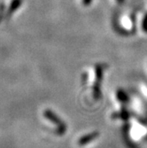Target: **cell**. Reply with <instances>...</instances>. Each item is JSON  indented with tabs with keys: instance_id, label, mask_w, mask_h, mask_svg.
Listing matches in <instances>:
<instances>
[{
	"instance_id": "obj_4",
	"label": "cell",
	"mask_w": 147,
	"mask_h": 148,
	"mask_svg": "<svg viewBox=\"0 0 147 148\" xmlns=\"http://www.w3.org/2000/svg\"><path fill=\"white\" fill-rule=\"evenodd\" d=\"M5 5L4 3H0V23L2 22L4 18H5Z\"/></svg>"
},
{
	"instance_id": "obj_2",
	"label": "cell",
	"mask_w": 147,
	"mask_h": 148,
	"mask_svg": "<svg viewBox=\"0 0 147 148\" xmlns=\"http://www.w3.org/2000/svg\"><path fill=\"white\" fill-rule=\"evenodd\" d=\"M22 5V0H12V2L7 9V12H6V14H5V19L6 20H9L13 12H15L20 7L21 5Z\"/></svg>"
},
{
	"instance_id": "obj_3",
	"label": "cell",
	"mask_w": 147,
	"mask_h": 148,
	"mask_svg": "<svg viewBox=\"0 0 147 148\" xmlns=\"http://www.w3.org/2000/svg\"><path fill=\"white\" fill-rule=\"evenodd\" d=\"M98 137V132H92V133L89 134V135H86V136L80 138L78 143H79L80 145H84L88 144L89 142H91L94 139H96Z\"/></svg>"
},
{
	"instance_id": "obj_1",
	"label": "cell",
	"mask_w": 147,
	"mask_h": 148,
	"mask_svg": "<svg viewBox=\"0 0 147 148\" xmlns=\"http://www.w3.org/2000/svg\"><path fill=\"white\" fill-rule=\"evenodd\" d=\"M44 116L47 117L50 121H51V123H54L56 125H58L59 133H64L66 131V126H65V124H63L61 123V120L59 121V117L54 113H52V112L47 110V111L44 112Z\"/></svg>"
}]
</instances>
